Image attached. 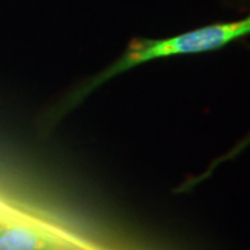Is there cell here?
Segmentation results:
<instances>
[{"instance_id":"cell-1","label":"cell","mask_w":250,"mask_h":250,"mask_svg":"<svg viewBox=\"0 0 250 250\" xmlns=\"http://www.w3.org/2000/svg\"><path fill=\"white\" fill-rule=\"evenodd\" d=\"M246 35H250V16L238 21L206 25L166 39H134L117 62H113L106 70L99 72L85 86L77 90L65 106L67 108L75 106L106 81L139 64L161 57L214 52Z\"/></svg>"},{"instance_id":"cell-2","label":"cell","mask_w":250,"mask_h":250,"mask_svg":"<svg viewBox=\"0 0 250 250\" xmlns=\"http://www.w3.org/2000/svg\"><path fill=\"white\" fill-rule=\"evenodd\" d=\"M68 243L45 227L4 211L0 214V250H65Z\"/></svg>"},{"instance_id":"cell-3","label":"cell","mask_w":250,"mask_h":250,"mask_svg":"<svg viewBox=\"0 0 250 250\" xmlns=\"http://www.w3.org/2000/svg\"><path fill=\"white\" fill-rule=\"evenodd\" d=\"M249 145H250V134H249V136H248V138H245V139H243V141H242V142L239 143V145H238V146H236L235 149H232L231 152L228 153L227 156H224V157H221L218 163L228 160V159H232L233 156H236V154H238V153H239V152H242V150H245V149H246V147H248ZM218 163H215V164H213V167H215V166H217Z\"/></svg>"},{"instance_id":"cell-4","label":"cell","mask_w":250,"mask_h":250,"mask_svg":"<svg viewBox=\"0 0 250 250\" xmlns=\"http://www.w3.org/2000/svg\"><path fill=\"white\" fill-rule=\"evenodd\" d=\"M1 213H4V210H1V208H0V214H1Z\"/></svg>"},{"instance_id":"cell-5","label":"cell","mask_w":250,"mask_h":250,"mask_svg":"<svg viewBox=\"0 0 250 250\" xmlns=\"http://www.w3.org/2000/svg\"><path fill=\"white\" fill-rule=\"evenodd\" d=\"M65 250H68V249H65Z\"/></svg>"}]
</instances>
